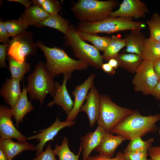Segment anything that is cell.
<instances>
[{
    "mask_svg": "<svg viewBox=\"0 0 160 160\" xmlns=\"http://www.w3.org/2000/svg\"><path fill=\"white\" fill-rule=\"evenodd\" d=\"M160 121L159 114L144 116L138 111H134L114 127L110 132L120 136L126 140H130L156 131L158 128L156 124Z\"/></svg>",
    "mask_w": 160,
    "mask_h": 160,
    "instance_id": "cell-1",
    "label": "cell"
},
{
    "mask_svg": "<svg viewBox=\"0 0 160 160\" xmlns=\"http://www.w3.org/2000/svg\"><path fill=\"white\" fill-rule=\"evenodd\" d=\"M36 44L43 52L46 59V68L53 78L61 73L71 77L74 71L85 70L89 66L82 60L72 59L61 49L48 47L39 40Z\"/></svg>",
    "mask_w": 160,
    "mask_h": 160,
    "instance_id": "cell-2",
    "label": "cell"
},
{
    "mask_svg": "<svg viewBox=\"0 0 160 160\" xmlns=\"http://www.w3.org/2000/svg\"><path fill=\"white\" fill-rule=\"evenodd\" d=\"M119 5L118 1L115 0H79L71 9L81 22H95L110 17L113 10Z\"/></svg>",
    "mask_w": 160,
    "mask_h": 160,
    "instance_id": "cell-3",
    "label": "cell"
},
{
    "mask_svg": "<svg viewBox=\"0 0 160 160\" xmlns=\"http://www.w3.org/2000/svg\"><path fill=\"white\" fill-rule=\"evenodd\" d=\"M145 27L144 22L134 21L131 18L110 17L97 22H81L76 30L94 34L112 33L127 30H141Z\"/></svg>",
    "mask_w": 160,
    "mask_h": 160,
    "instance_id": "cell-4",
    "label": "cell"
},
{
    "mask_svg": "<svg viewBox=\"0 0 160 160\" xmlns=\"http://www.w3.org/2000/svg\"><path fill=\"white\" fill-rule=\"evenodd\" d=\"M53 78L47 71L45 64L42 61L38 63L27 78L26 88L31 99L39 100L41 105L47 95L53 97L56 87Z\"/></svg>",
    "mask_w": 160,
    "mask_h": 160,
    "instance_id": "cell-5",
    "label": "cell"
},
{
    "mask_svg": "<svg viewBox=\"0 0 160 160\" xmlns=\"http://www.w3.org/2000/svg\"><path fill=\"white\" fill-rule=\"evenodd\" d=\"M65 44L72 49L75 56L96 68H101L103 58L99 50L94 46L88 44L80 37L76 29L70 25L67 33L64 34Z\"/></svg>",
    "mask_w": 160,
    "mask_h": 160,
    "instance_id": "cell-6",
    "label": "cell"
},
{
    "mask_svg": "<svg viewBox=\"0 0 160 160\" xmlns=\"http://www.w3.org/2000/svg\"><path fill=\"white\" fill-rule=\"evenodd\" d=\"M100 108L97 122L98 125L106 132H110L133 111L129 108L117 105L107 95H100Z\"/></svg>",
    "mask_w": 160,
    "mask_h": 160,
    "instance_id": "cell-7",
    "label": "cell"
},
{
    "mask_svg": "<svg viewBox=\"0 0 160 160\" xmlns=\"http://www.w3.org/2000/svg\"><path fill=\"white\" fill-rule=\"evenodd\" d=\"M135 73L132 81L135 91L144 95H151L159 82L153 61L143 60Z\"/></svg>",
    "mask_w": 160,
    "mask_h": 160,
    "instance_id": "cell-8",
    "label": "cell"
},
{
    "mask_svg": "<svg viewBox=\"0 0 160 160\" xmlns=\"http://www.w3.org/2000/svg\"><path fill=\"white\" fill-rule=\"evenodd\" d=\"M33 33L25 32L13 37L8 44L7 54L20 63L25 61L28 55H34L37 51L36 43L33 38Z\"/></svg>",
    "mask_w": 160,
    "mask_h": 160,
    "instance_id": "cell-9",
    "label": "cell"
},
{
    "mask_svg": "<svg viewBox=\"0 0 160 160\" xmlns=\"http://www.w3.org/2000/svg\"><path fill=\"white\" fill-rule=\"evenodd\" d=\"M11 108L8 106H0V140L15 139L20 142L27 140V137L22 135L13 124Z\"/></svg>",
    "mask_w": 160,
    "mask_h": 160,
    "instance_id": "cell-10",
    "label": "cell"
},
{
    "mask_svg": "<svg viewBox=\"0 0 160 160\" xmlns=\"http://www.w3.org/2000/svg\"><path fill=\"white\" fill-rule=\"evenodd\" d=\"M75 123L73 121H60L57 117L55 121L49 127L39 131V133L35 135L27 137L28 140L36 139L39 141L36 146L37 148L36 156L43 152L44 147L48 141H53L54 137L62 129L66 127H70Z\"/></svg>",
    "mask_w": 160,
    "mask_h": 160,
    "instance_id": "cell-11",
    "label": "cell"
},
{
    "mask_svg": "<svg viewBox=\"0 0 160 160\" xmlns=\"http://www.w3.org/2000/svg\"><path fill=\"white\" fill-rule=\"evenodd\" d=\"M149 10L147 6L140 0H124L119 9L113 12L110 17L138 19L144 17Z\"/></svg>",
    "mask_w": 160,
    "mask_h": 160,
    "instance_id": "cell-12",
    "label": "cell"
},
{
    "mask_svg": "<svg viewBox=\"0 0 160 160\" xmlns=\"http://www.w3.org/2000/svg\"><path fill=\"white\" fill-rule=\"evenodd\" d=\"M95 77V74H91L82 84L76 87L72 92L74 98V104L71 111L67 114L66 121H73L75 119L86 99L89 90L93 84Z\"/></svg>",
    "mask_w": 160,
    "mask_h": 160,
    "instance_id": "cell-13",
    "label": "cell"
},
{
    "mask_svg": "<svg viewBox=\"0 0 160 160\" xmlns=\"http://www.w3.org/2000/svg\"><path fill=\"white\" fill-rule=\"evenodd\" d=\"M86 100L80 111L84 112L87 114L89 126L92 128L97 120L100 105V94L94 84L90 89Z\"/></svg>",
    "mask_w": 160,
    "mask_h": 160,
    "instance_id": "cell-14",
    "label": "cell"
},
{
    "mask_svg": "<svg viewBox=\"0 0 160 160\" xmlns=\"http://www.w3.org/2000/svg\"><path fill=\"white\" fill-rule=\"evenodd\" d=\"M71 77L67 75H64L63 80L61 85L58 82L55 81L56 90L53 97L54 100L47 104L49 107H51L55 104L60 106L67 114L71 111L74 104V102L66 88L67 81Z\"/></svg>",
    "mask_w": 160,
    "mask_h": 160,
    "instance_id": "cell-15",
    "label": "cell"
},
{
    "mask_svg": "<svg viewBox=\"0 0 160 160\" xmlns=\"http://www.w3.org/2000/svg\"><path fill=\"white\" fill-rule=\"evenodd\" d=\"M0 150L5 153L8 160H13L15 157L23 151H36L37 148L27 140L15 142L8 139L0 140Z\"/></svg>",
    "mask_w": 160,
    "mask_h": 160,
    "instance_id": "cell-16",
    "label": "cell"
},
{
    "mask_svg": "<svg viewBox=\"0 0 160 160\" xmlns=\"http://www.w3.org/2000/svg\"><path fill=\"white\" fill-rule=\"evenodd\" d=\"M105 131L98 126L93 132H88L81 137L83 147L82 160H87L91 153L100 144Z\"/></svg>",
    "mask_w": 160,
    "mask_h": 160,
    "instance_id": "cell-17",
    "label": "cell"
},
{
    "mask_svg": "<svg viewBox=\"0 0 160 160\" xmlns=\"http://www.w3.org/2000/svg\"><path fill=\"white\" fill-rule=\"evenodd\" d=\"M20 82L11 78H7L1 87L0 95L11 108L15 106L21 93Z\"/></svg>",
    "mask_w": 160,
    "mask_h": 160,
    "instance_id": "cell-18",
    "label": "cell"
},
{
    "mask_svg": "<svg viewBox=\"0 0 160 160\" xmlns=\"http://www.w3.org/2000/svg\"><path fill=\"white\" fill-rule=\"evenodd\" d=\"M125 140L120 136L114 135L110 132H105L100 144L95 150L100 156L111 158L118 147Z\"/></svg>",
    "mask_w": 160,
    "mask_h": 160,
    "instance_id": "cell-19",
    "label": "cell"
},
{
    "mask_svg": "<svg viewBox=\"0 0 160 160\" xmlns=\"http://www.w3.org/2000/svg\"><path fill=\"white\" fill-rule=\"evenodd\" d=\"M23 90L15 106L11 108L12 114L15 118L16 125L18 127L20 122H22L25 115L35 108L30 101L28 100L27 90L23 83Z\"/></svg>",
    "mask_w": 160,
    "mask_h": 160,
    "instance_id": "cell-20",
    "label": "cell"
},
{
    "mask_svg": "<svg viewBox=\"0 0 160 160\" xmlns=\"http://www.w3.org/2000/svg\"><path fill=\"white\" fill-rule=\"evenodd\" d=\"M141 30L131 31L130 33L125 36V51L129 53L141 56L144 41L146 39L145 35Z\"/></svg>",
    "mask_w": 160,
    "mask_h": 160,
    "instance_id": "cell-21",
    "label": "cell"
},
{
    "mask_svg": "<svg viewBox=\"0 0 160 160\" xmlns=\"http://www.w3.org/2000/svg\"><path fill=\"white\" fill-rule=\"evenodd\" d=\"M70 25L68 21L58 14H49L45 19L37 24L35 27L42 28L48 27L55 29L63 33H66Z\"/></svg>",
    "mask_w": 160,
    "mask_h": 160,
    "instance_id": "cell-22",
    "label": "cell"
},
{
    "mask_svg": "<svg viewBox=\"0 0 160 160\" xmlns=\"http://www.w3.org/2000/svg\"><path fill=\"white\" fill-rule=\"evenodd\" d=\"M49 14L41 7L35 5L26 9L20 16L29 25L35 26L47 18Z\"/></svg>",
    "mask_w": 160,
    "mask_h": 160,
    "instance_id": "cell-23",
    "label": "cell"
},
{
    "mask_svg": "<svg viewBox=\"0 0 160 160\" xmlns=\"http://www.w3.org/2000/svg\"><path fill=\"white\" fill-rule=\"evenodd\" d=\"M119 66L132 73H135L143 60L141 56L132 53L119 54L115 58Z\"/></svg>",
    "mask_w": 160,
    "mask_h": 160,
    "instance_id": "cell-24",
    "label": "cell"
},
{
    "mask_svg": "<svg viewBox=\"0 0 160 160\" xmlns=\"http://www.w3.org/2000/svg\"><path fill=\"white\" fill-rule=\"evenodd\" d=\"M7 59L9 63L11 78L21 81L25 74L30 71V65L25 61L20 63L9 55H7Z\"/></svg>",
    "mask_w": 160,
    "mask_h": 160,
    "instance_id": "cell-25",
    "label": "cell"
},
{
    "mask_svg": "<svg viewBox=\"0 0 160 160\" xmlns=\"http://www.w3.org/2000/svg\"><path fill=\"white\" fill-rule=\"evenodd\" d=\"M140 56L143 60L153 62L160 59V42L146 38Z\"/></svg>",
    "mask_w": 160,
    "mask_h": 160,
    "instance_id": "cell-26",
    "label": "cell"
},
{
    "mask_svg": "<svg viewBox=\"0 0 160 160\" xmlns=\"http://www.w3.org/2000/svg\"><path fill=\"white\" fill-rule=\"evenodd\" d=\"M82 150L83 147L81 143L78 154L75 155L69 148L68 139L64 137L61 144L60 145L56 144L53 150L55 155L58 156L59 160H79Z\"/></svg>",
    "mask_w": 160,
    "mask_h": 160,
    "instance_id": "cell-27",
    "label": "cell"
},
{
    "mask_svg": "<svg viewBox=\"0 0 160 160\" xmlns=\"http://www.w3.org/2000/svg\"><path fill=\"white\" fill-rule=\"evenodd\" d=\"M126 46L124 39L113 36L108 45L104 51L102 55L103 59L109 60L115 58L119 55V52L123 48Z\"/></svg>",
    "mask_w": 160,
    "mask_h": 160,
    "instance_id": "cell-28",
    "label": "cell"
},
{
    "mask_svg": "<svg viewBox=\"0 0 160 160\" xmlns=\"http://www.w3.org/2000/svg\"><path fill=\"white\" fill-rule=\"evenodd\" d=\"M77 31L83 40L91 43L93 46L98 50L104 51L111 40V38L110 37H102L98 36L96 34Z\"/></svg>",
    "mask_w": 160,
    "mask_h": 160,
    "instance_id": "cell-29",
    "label": "cell"
},
{
    "mask_svg": "<svg viewBox=\"0 0 160 160\" xmlns=\"http://www.w3.org/2000/svg\"><path fill=\"white\" fill-rule=\"evenodd\" d=\"M10 36L12 38L26 31L29 25L22 18L9 20L4 22Z\"/></svg>",
    "mask_w": 160,
    "mask_h": 160,
    "instance_id": "cell-30",
    "label": "cell"
},
{
    "mask_svg": "<svg viewBox=\"0 0 160 160\" xmlns=\"http://www.w3.org/2000/svg\"><path fill=\"white\" fill-rule=\"evenodd\" d=\"M154 141V139L153 137L144 141L141 137H137L130 140L124 151H148Z\"/></svg>",
    "mask_w": 160,
    "mask_h": 160,
    "instance_id": "cell-31",
    "label": "cell"
},
{
    "mask_svg": "<svg viewBox=\"0 0 160 160\" xmlns=\"http://www.w3.org/2000/svg\"><path fill=\"white\" fill-rule=\"evenodd\" d=\"M150 33V39L160 42V15L158 12L153 13L149 20H147Z\"/></svg>",
    "mask_w": 160,
    "mask_h": 160,
    "instance_id": "cell-32",
    "label": "cell"
},
{
    "mask_svg": "<svg viewBox=\"0 0 160 160\" xmlns=\"http://www.w3.org/2000/svg\"><path fill=\"white\" fill-rule=\"evenodd\" d=\"M41 7L49 14H58L60 9L59 3L54 0H45Z\"/></svg>",
    "mask_w": 160,
    "mask_h": 160,
    "instance_id": "cell-33",
    "label": "cell"
},
{
    "mask_svg": "<svg viewBox=\"0 0 160 160\" xmlns=\"http://www.w3.org/2000/svg\"><path fill=\"white\" fill-rule=\"evenodd\" d=\"M127 160H147L148 151H124L123 153Z\"/></svg>",
    "mask_w": 160,
    "mask_h": 160,
    "instance_id": "cell-34",
    "label": "cell"
},
{
    "mask_svg": "<svg viewBox=\"0 0 160 160\" xmlns=\"http://www.w3.org/2000/svg\"><path fill=\"white\" fill-rule=\"evenodd\" d=\"M55 155L54 150L52 148L51 143H49L45 151L32 160H57Z\"/></svg>",
    "mask_w": 160,
    "mask_h": 160,
    "instance_id": "cell-35",
    "label": "cell"
},
{
    "mask_svg": "<svg viewBox=\"0 0 160 160\" xmlns=\"http://www.w3.org/2000/svg\"><path fill=\"white\" fill-rule=\"evenodd\" d=\"M10 36L6 27L4 22L2 20L0 21V42L4 44H8L10 40Z\"/></svg>",
    "mask_w": 160,
    "mask_h": 160,
    "instance_id": "cell-36",
    "label": "cell"
},
{
    "mask_svg": "<svg viewBox=\"0 0 160 160\" xmlns=\"http://www.w3.org/2000/svg\"><path fill=\"white\" fill-rule=\"evenodd\" d=\"M87 160H127L124 156L123 153L118 152L114 157L109 158L103 156L99 155L90 156Z\"/></svg>",
    "mask_w": 160,
    "mask_h": 160,
    "instance_id": "cell-37",
    "label": "cell"
},
{
    "mask_svg": "<svg viewBox=\"0 0 160 160\" xmlns=\"http://www.w3.org/2000/svg\"><path fill=\"white\" fill-rule=\"evenodd\" d=\"M8 44H0V66L1 68H7L5 59Z\"/></svg>",
    "mask_w": 160,
    "mask_h": 160,
    "instance_id": "cell-38",
    "label": "cell"
},
{
    "mask_svg": "<svg viewBox=\"0 0 160 160\" xmlns=\"http://www.w3.org/2000/svg\"><path fill=\"white\" fill-rule=\"evenodd\" d=\"M151 160H160V145L151 147L148 150Z\"/></svg>",
    "mask_w": 160,
    "mask_h": 160,
    "instance_id": "cell-39",
    "label": "cell"
},
{
    "mask_svg": "<svg viewBox=\"0 0 160 160\" xmlns=\"http://www.w3.org/2000/svg\"><path fill=\"white\" fill-rule=\"evenodd\" d=\"M101 68L103 71L110 75H113L115 73V69L111 66L108 63H103Z\"/></svg>",
    "mask_w": 160,
    "mask_h": 160,
    "instance_id": "cell-40",
    "label": "cell"
},
{
    "mask_svg": "<svg viewBox=\"0 0 160 160\" xmlns=\"http://www.w3.org/2000/svg\"><path fill=\"white\" fill-rule=\"evenodd\" d=\"M153 67L158 79L160 81V59L153 62Z\"/></svg>",
    "mask_w": 160,
    "mask_h": 160,
    "instance_id": "cell-41",
    "label": "cell"
},
{
    "mask_svg": "<svg viewBox=\"0 0 160 160\" xmlns=\"http://www.w3.org/2000/svg\"><path fill=\"white\" fill-rule=\"evenodd\" d=\"M151 95L156 99L160 100V81L156 84Z\"/></svg>",
    "mask_w": 160,
    "mask_h": 160,
    "instance_id": "cell-42",
    "label": "cell"
},
{
    "mask_svg": "<svg viewBox=\"0 0 160 160\" xmlns=\"http://www.w3.org/2000/svg\"><path fill=\"white\" fill-rule=\"evenodd\" d=\"M7 1H9L18 2L24 6L26 9L29 8L31 6V5L32 4H33L32 1H30L29 0H9Z\"/></svg>",
    "mask_w": 160,
    "mask_h": 160,
    "instance_id": "cell-43",
    "label": "cell"
},
{
    "mask_svg": "<svg viewBox=\"0 0 160 160\" xmlns=\"http://www.w3.org/2000/svg\"><path fill=\"white\" fill-rule=\"evenodd\" d=\"M109 64L114 69H116L119 66L118 60L115 58H112L108 60Z\"/></svg>",
    "mask_w": 160,
    "mask_h": 160,
    "instance_id": "cell-44",
    "label": "cell"
},
{
    "mask_svg": "<svg viewBox=\"0 0 160 160\" xmlns=\"http://www.w3.org/2000/svg\"><path fill=\"white\" fill-rule=\"evenodd\" d=\"M45 0H33V2L34 5L41 7Z\"/></svg>",
    "mask_w": 160,
    "mask_h": 160,
    "instance_id": "cell-45",
    "label": "cell"
},
{
    "mask_svg": "<svg viewBox=\"0 0 160 160\" xmlns=\"http://www.w3.org/2000/svg\"><path fill=\"white\" fill-rule=\"evenodd\" d=\"M0 160H8L5 153L0 150Z\"/></svg>",
    "mask_w": 160,
    "mask_h": 160,
    "instance_id": "cell-46",
    "label": "cell"
},
{
    "mask_svg": "<svg viewBox=\"0 0 160 160\" xmlns=\"http://www.w3.org/2000/svg\"><path fill=\"white\" fill-rule=\"evenodd\" d=\"M159 134H160V128L159 129Z\"/></svg>",
    "mask_w": 160,
    "mask_h": 160,
    "instance_id": "cell-47",
    "label": "cell"
},
{
    "mask_svg": "<svg viewBox=\"0 0 160 160\" xmlns=\"http://www.w3.org/2000/svg\"><path fill=\"white\" fill-rule=\"evenodd\" d=\"M159 107L160 108V103L159 104Z\"/></svg>",
    "mask_w": 160,
    "mask_h": 160,
    "instance_id": "cell-48",
    "label": "cell"
},
{
    "mask_svg": "<svg viewBox=\"0 0 160 160\" xmlns=\"http://www.w3.org/2000/svg\"><path fill=\"white\" fill-rule=\"evenodd\" d=\"M147 160H151V159H148Z\"/></svg>",
    "mask_w": 160,
    "mask_h": 160,
    "instance_id": "cell-49",
    "label": "cell"
}]
</instances>
